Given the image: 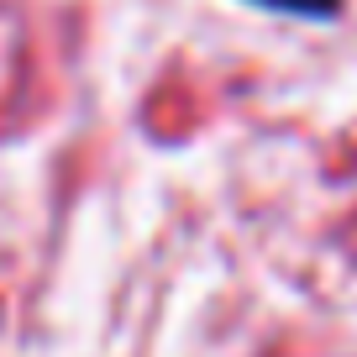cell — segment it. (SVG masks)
<instances>
[{
    "mask_svg": "<svg viewBox=\"0 0 357 357\" xmlns=\"http://www.w3.org/2000/svg\"><path fill=\"white\" fill-rule=\"evenodd\" d=\"M263 6H279V11H294V16H331L336 0H263Z\"/></svg>",
    "mask_w": 357,
    "mask_h": 357,
    "instance_id": "cell-1",
    "label": "cell"
}]
</instances>
